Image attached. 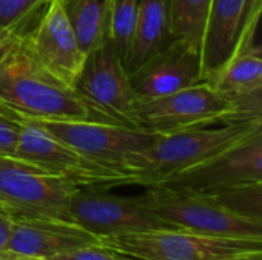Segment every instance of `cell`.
<instances>
[{
    "label": "cell",
    "instance_id": "obj_13",
    "mask_svg": "<svg viewBox=\"0 0 262 260\" xmlns=\"http://www.w3.org/2000/svg\"><path fill=\"white\" fill-rule=\"evenodd\" d=\"M18 38L51 77L69 89L74 87L86 54L78 46L60 0H51L35 26Z\"/></svg>",
    "mask_w": 262,
    "mask_h": 260
},
{
    "label": "cell",
    "instance_id": "obj_5",
    "mask_svg": "<svg viewBox=\"0 0 262 260\" xmlns=\"http://www.w3.org/2000/svg\"><path fill=\"white\" fill-rule=\"evenodd\" d=\"M100 244L118 254L143 260H213L233 253L262 250V239L204 236L180 228L101 238Z\"/></svg>",
    "mask_w": 262,
    "mask_h": 260
},
{
    "label": "cell",
    "instance_id": "obj_6",
    "mask_svg": "<svg viewBox=\"0 0 262 260\" xmlns=\"http://www.w3.org/2000/svg\"><path fill=\"white\" fill-rule=\"evenodd\" d=\"M14 158L64 178L80 188L109 190L132 185L130 175L86 158L34 123H18Z\"/></svg>",
    "mask_w": 262,
    "mask_h": 260
},
{
    "label": "cell",
    "instance_id": "obj_10",
    "mask_svg": "<svg viewBox=\"0 0 262 260\" xmlns=\"http://www.w3.org/2000/svg\"><path fill=\"white\" fill-rule=\"evenodd\" d=\"M71 221L98 239L127 233L175 228L140 196H117L101 188H77L69 202Z\"/></svg>",
    "mask_w": 262,
    "mask_h": 260
},
{
    "label": "cell",
    "instance_id": "obj_24",
    "mask_svg": "<svg viewBox=\"0 0 262 260\" xmlns=\"http://www.w3.org/2000/svg\"><path fill=\"white\" fill-rule=\"evenodd\" d=\"M18 143V123L0 115V156H14Z\"/></svg>",
    "mask_w": 262,
    "mask_h": 260
},
{
    "label": "cell",
    "instance_id": "obj_22",
    "mask_svg": "<svg viewBox=\"0 0 262 260\" xmlns=\"http://www.w3.org/2000/svg\"><path fill=\"white\" fill-rule=\"evenodd\" d=\"M51 0H0V28L23 37L29 32Z\"/></svg>",
    "mask_w": 262,
    "mask_h": 260
},
{
    "label": "cell",
    "instance_id": "obj_23",
    "mask_svg": "<svg viewBox=\"0 0 262 260\" xmlns=\"http://www.w3.org/2000/svg\"><path fill=\"white\" fill-rule=\"evenodd\" d=\"M43 260H117V253L98 244V245L72 248Z\"/></svg>",
    "mask_w": 262,
    "mask_h": 260
},
{
    "label": "cell",
    "instance_id": "obj_21",
    "mask_svg": "<svg viewBox=\"0 0 262 260\" xmlns=\"http://www.w3.org/2000/svg\"><path fill=\"white\" fill-rule=\"evenodd\" d=\"M140 12V0H112L109 37L123 64L129 57L137 21Z\"/></svg>",
    "mask_w": 262,
    "mask_h": 260
},
{
    "label": "cell",
    "instance_id": "obj_7",
    "mask_svg": "<svg viewBox=\"0 0 262 260\" xmlns=\"http://www.w3.org/2000/svg\"><path fill=\"white\" fill-rule=\"evenodd\" d=\"M140 199L160 218L180 230L204 236L262 239V224L238 216L200 193L152 185L146 187Z\"/></svg>",
    "mask_w": 262,
    "mask_h": 260
},
{
    "label": "cell",
    "instance_id": "obj_27",
    "mask_svg": "<svg viewBox=\"0 0 262 260\" xmlns=\"http://www.w3.org/2000/svg\"><path fill=\"white\" fill-rule=\"evenodd\" d=\"M213 260H262V250L244 251V253H233V254L215 257Z\"/></svg>",
    "mask_w": 262,
    "mask_h": 260
},
{
    "label": "cell",
    "instance_id": "obj_19",
    "mask_svg": "<svg viewBox=\"0 0 262 260\" xmlns=\"http://www.w3.org/2000/svg\"><path fill=\"white\" fill-rule=\"evenodd\" d=\"M170 26L175 38L200 49L207 11L212 0H167Z\"/></svg>",
    "mask_w": 262,
    "mask_h": 260
},
{
    "label": "cell",
    "instance_id": "obj_16",
    "mask_svg": "<svg viewBox=\"0 0 262 260\" xmlns=\"http://www.w3.org/2000/svg\"><path fill=\"white\" fill-rule=\"evenodd\" d=\"M170 12L167 0H140L138 21L129 51V57L124 63L127 75L138 70L154 55L164 49L172 40Z\"/></svg>",
    "mask_w": 262,
    "mask_h": 260
},
{
    "label": "cell",
    "instance_id": "obj_3",
    "mask_svg": "<svg viewBox=\"0 0 262 260\" xmlns=\"http://www.w3.org/2000/svg\"><path fill=\"white\" fill-rule=\"evenodd\" d=\"M243 120H262V93L233 100L209 83L135 101L132 107V126L157 135Z\"/></svg>",
    "mask_w": 262,
    "mask_h": 260
},
{
    "label": "cell",
    "instance_id": "obj_29",
    "mask_svg": "<svg viewBox=\"0 0 262 260\" xmlns=\"http://www.w3.org/2000/svg\"><path fill=\"white\" fill-rule=\"evenodd\" d=\"M117 260H143V259H137V257H130V256H124V254H118V253H117Z\"/></svg>",
    "mask_w": 262,
    "mask_h": 260
},
{
    "label": "cell",
    "instance_id": "obj_8",
    "mask_svg": "<svg viewBox=\"0 0 262 260\" xmlns=\"http://www.w3.org/2000/svg\"><path fill=\"white\" fill-rule=\"evenodd\" d=\"M72 89L89 109L94 121L134 127L132 107L137 98L111 38L86 55Z\"/></svg>",
    "mask_w": 262,
    "mask_h": 260
},
{
    "label": "cell",
    "instance_id": "obj_12",
    "mask_svg": "<svg viewBox=\"0 0 262 260\" xmlns=\"http://www.w3.org/2000/svg\"><path fill=\"white\" fill-rule=\"evenodd\" d=\"M247 182H262V132L157 185L204 195Z\"/></svg>",
    "mask_w": 262,
    "mask_h": 260
},
{
    "label": "cell",
    "instance_id": "obj_28",
    "mask_svg": "<svg viewBox=\"0 0 262 260\" xmlns=\"http://www.w3.org/2000/svg\"><path fill=\"white\" fill-rule=\"evenodd\" d=\"M0 260H43V259H35V257H28V256H21L8 250H0Z\"/></svg>",
    "mask_w": 262,
    "mask_h": 260
},
{
    "label": "cell",
    "instance_id": "obj_26",
    "mask_svg": "<svg viewBox=\"0 0 262 260\" xmlns=\"http://www.w3.org/2000/svg\"><path fill=\"white\" fill-rule=\"evenodd\" d=\"M17 38L18 37H15L14 34H11V32H8V31L0 28V60L9 52V49L17 41Z\"/></svg>",
    "mask_w": 262,
    "mask_h": 260
},
{
    "label": "cell",
    "instance_id": "obj_15",
    "mask_svg": "<svg viewBox=\"0 0 262 260\" xmlns=\"http://www.w3.org/2000/svg\"><path fill=\"white\" fill-rule=\"evenodd\" d=\"M98 244L100 239L95 234L71 221L14 219L5 250L28 257L46 259L72 248Z\"/></svg>",
    "mask_w": 262,
    "mask_h": 260
},
{
    "label": "cell",
    "instance_id": "obj_9",
    "mask_svg": "<svg viewBox=\"0 0 262 260\" xmlns=\"http://www.w3.org/2000/svg\"><path fill=\"white\" fill-rule=\"evenodd\" d=\"M262 0H212L201 46L203 83L213 80L244 44H259L256 32Z\"/></svg>",
    "mask_w": 262,
    "mask_h": 260
},
{
    "label": "cell",
    "instance_id": "obj_4",
    "mask_svg": "<svg viewBox=\"0 0 262 260\" xmlns=\"http://www.w3.org/2000/svg\"><path fill=\"white\" fill-rule=\"evenodd\" d=\"M77 188L29 162L0 156V208L12 219L71 221L69 202Z\"/></svg>",
    "mask_w": 262,
    "mask_h": 260
},
{
    "label": "cell",
    "instance_id": "obj_17",
    "mask_svg": "<svg viewBox=\"0 0 262 260\" xmlns=\"http://www.w3.org/2000/svg\"><path fill=\"white\" fill-rule=\"evenodd\" d=\"M209 84L233 100L262 93L261 46H243Z\"/></svg>",
    "mask_w": 262,
    "mask_h": 260
},
{
    "label": "cell",
    "instance_id": "obj_18",
    "mask_svg": "<svg viewBox=\"0 0 262 260\" xmlns=\"http://www.w3.org/2000/svg\"><path fill=\"white\" fill-rule=\"evenodd\" d=\"M78 46L88 55L109 37L112 0H60Z\"/></svg>",
    "mask_w": 262,
    "mask_h": 260
},
{
    "label": "cell",
    "instance_id": "obj_2",
    "mask_svg": "<svg viewBox=\"0 0 262 260\" xmlns=\"http://www.w3.org/2000/svg\"><path fill=\"white\" fill-rule=\"evenodd\" d=\"M258 132H262V120L229 121L158 135L147 149L126 156L124 170L130 175L132 185L152 187Z\"/></svg>",
    "mask_w": 262,
    "mask_h": 260
},
{
    "label": "cell",
    "instance_id": "obj_1",
    "mask_svg": "<svg viewBox=\"0 0 262 260\" xmlns=\"http://www.w3.org/2000/svg\"><path fill=\"white\" fill-rule=\"evenodd\" d=\"M0 115L15 123L94 121L74 89L51 77L20 38L0 60Z\"/></svg>",
    "mask_w": 262,
    "mask_h": 260
},
{
    "label": "cell",
    "instance_id": "obj_20",
    "mask_svg": "<svg viewBox=\"0 0 262 260\" xmlns=\"http://www.w3.org/2000/svg\"><path fill=\"white\" fill-rule=\"evenodd\" d=\"M204 196L238 216L262 224V182L238 184Z\"/></svg>",
    "mask_w": 262,
    "mask_h": 260
},
{
    "label": "cell",
    "instance_id": "obj_14",
    "mask_svg": "<svg viewBox=\"0 0 262 260\" xmlns=\"http://www.w3.org/2000/svg\"><path fill=\"white\" fill-rule=\"evenodd\" d=\"M137 101L170 95L203 83L201 55L193 44L173 38L146 64L129 75Z\"/></svg>",
    "mask_w": 262,
    "mask_h": 260
},
{
    "label": "cell",
    "instance_id": "obj_11",
    "mask_svg": "<svg viewBox=\"0 0 262 260\" xmlns=\"http://www.w3.org/2000/svg\"><path fill=\"white\" fill-rule=\"evenodd\" d=\"M34 124L86 158L124 173L126 156L147 149L158 138L157 133L141 129L91 120L41 121Z\"/></svg>",
    "mask_w": 262,
    "mask_h": 260
},
{
    "label": "cell",
    "instance_id": "obj_25",
    "mask_svg": "<svg viewBox=\"0 0 262 260\" xmlns=\"http://www.w3.org/2000/svg\"><path fill=\"white\" fill-rule=\"evenodd\" d=\"M12 224H14V219L3 208H0V250L6 248V244L12 231Z\"/></svg>",
    "mask_w": 262,
    "mask_h": 260
}]
</instances>
